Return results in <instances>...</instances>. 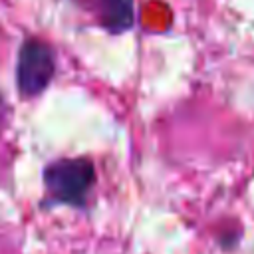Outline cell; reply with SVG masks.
I'll return each instance as SVG.
<instances>
[{
    "mask_svg": "<svg viewBox=\"0 0 254 254\" xmlns=\"http://www.w3.org/2000/svg\"><path fill=\"white\" fill-rule=\"evenodd\" d=\"M56 73L54 50L40 38H26L18 50L16 85L22 97L40 95Z\"/></svg>",
    "mask_w": 254,
    "mask_h": 254,
    "instance_id": "obj_2",
    "label": "cell"
},
{
    "mask_svg": "<svg viewBox=\"0 0 254 254\" xmlns=\"http://www.w3.org/2000/svg\"><path fill=\"white\" fill-rule=\"evenodd\" d=\"M42 181L50 204L85 208L97 175L89 157H62L46 165Z\"/></svg>",
    "mask_w": 254,
    "mask_h": 254,
    "instance_id": "obj_1",
    "label": "cell"
},
{
    "mask_svg": "<svg viewBox=\"0 0 254 254\" xmlns=\"http://www.w3.org/2000/svg\"><path fill=\"white\" fill-rule=\"evenodd\" d=\"M85 8L105 30L119 34L133 26V0H87Z\"/></svg>",
    "mask_w": 254,
    "mask_h": 254,
    "instance_id": "obj_3",
    "label": "cell"
},
{
    "mask_svg": "<svg viewBox=\"0 0 254 254\" xmlns=\"http://www.w3.org/2000/svg\"><path fill=\"white\" fill-rule=\"evenodd\" d=\"M8 117H10V105L0 95V129H4V125L8 123Z\"/></svg>",
    "mask_w": 254,
    "mask_h": 254,
    "instance_id": "obj_4",
    "label": "cell"
}]
</instances>
